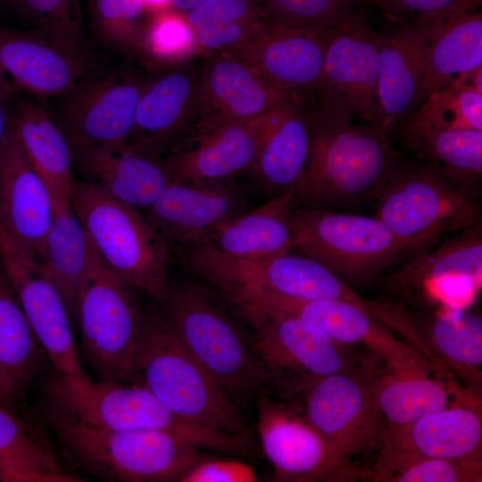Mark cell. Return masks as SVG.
<instances>
[{
  "instance_id": "obj_24",
  "label": "cell",
  "mask_w": 482,
  "mask_h": 482,
  "mask_svg": "<svg viewBox=\"0 0 482 482\" xmlns=\"http://www.w3.org/2000/svg\"><path fill=\"white\" fill-rule=\"evenodd\" d=\"M84 62L39 34L0 26V91L40 96L68 93L78 83Z\"/></svg>"
},
{
  "instance_id": "obj_13",
  "label": "cell",
  "mask_w": 482,
  "mask_h": 482,
  "mask_svg": "<svg viewBox=\"0 0 482 482\" xmlns=\"http://www.w3.org/2000/svg\"><path fill=\"white\" fill-rule=\"evenodd\" d=\"M300 318L317 327L338 344L362 343L400 374H428L442 378L436 368L411 345L397 339L388 328L343 301L303 299L278 295H257L234 302Z\"/></svg>"
},
{
  "instance_id": "obj_39",
  "label": "cell",
  "mask_w": 482,
  "mask_h": 482,
  "mask_svg": "<svg viewBox=\"0 0 482 482\" xmlns=\"http://www.w3.org/2000/svg\"><path fill=\"white\" fill-rule=\"evenodd\" d=\"M27 29L84 62V29L79 0H7Z\"/></svg>"
},
{
  "instance_id": "obj_10",
  "label": "cell",
  "mask_w": 482,
  "mask_h": 482,
  "mask_svg": "<svg viewBox=\"0 0 482 482\" xmlns=\"http://www.w3.org/2000/svg\"><path fill=\"white\" fill-rule=\"evenodd\" d=\"M257 428L263 452L274 468V480L353 482L371 479L370 470L337 453L289 406L266 397L257 403Z\"/></svg>"
},
{
  "instance_id": "obj_51",
  "label": "cell",
  "mask_w": 482,
  "mask_h": 482,
  "mask_svg": "<svg viewBox=\"0 0 482 482\" xmlns=\"http://www.w3.org/2000/svg\"><path fill=\"white\" fill-rule=\"evenodd\" d=\"M0 402H4V395H3L2 392H1V390H0Z\"/></svg>"
},
{
  "instance_id": "obj_27",
  "label": "cell",
  "mask_w": 482,
  "mask_h": 482,
  "mask_svg": "<svg viewBox=\"0 0 482 482\" xmlns=\"http://www.w3.org/2000/svg\"><path fill=\"white\" fill-rule=\"evenodd\" d=\"M426 52L427 38L414 21L379 37L377 127L386 134L414 110L424 76Z\"/></svg>"
},
{
  "instance_id": "obj_6",
  "label": "cell",
  "mask_w": 482,
  "mask_h": 482,
  "mask_svg": "<svg viewBox=\"0 0 482 482\" xmlns=\"http://www.w3.org/2000/svg\"><path fill=\"white\" fill-rule=\"evenodd\" d=\"M377 196L376 217L414 253L479 221L480 211L465 186L436 167L403 162Z\"/></svg>"
},
{
  "instance_id": "obj_11",
  "label": "cell",
  "mask_w": 482,
  "mask_h": 482,
  "mask_svg": "<svg viewBox=\"0 0 482 482\" xmlns=\"http://www.w3.org/2000/svg\"><path fill=\"white\" fill-rule=\"evenodd\" d=\"M305 386L304 416L337 453L352 459L380 449L386 424L372 386L350 371L316 378Z\"/></svg>"
},
{
  "instance_id": "obj_30",
  "label": "cell",
  "mask_w": 482,
  "mask_h": 482,
  "mask_svg": "<svg viewBox=\"0 0 482 482\" xmlns=\"http://www.w3.org/2000/svg\"><path fill=\"white\" fill-rule=\"evenodd\" d=\"M294 200L295 194L287 191L249 213L223 220L210 230L204 243L235 258L289 253L294 248L289 225Z\"/></svg>"
},
{
  "instance_id": "obj_19",
  "label": "cell",
  "mask_w": 482,
  "mask_h": 482,
  "mask_svg": "<svg viewBox=\"0 0 482 482\" xmlns=\"http://www.w3.org/2000/svg\"><path fill=\"white\" fill-rule=\"evenodd\" d=\"M286 101L260 116L197 131L190 148L164 160L171 182L218 180L249 170Z\"/></svg>"
},
{
  "instance_id": "obj_49",
  "label": "cell",
  "mask_w": 482,
  "mask_h": 482,
  "mask_svg": "<svg viewBox=\"0 0 482 482\" xmlns=\"http://www.w3.org/2000/svg\"><path fill=\"white\" fill-rule=\"evenodd\" d=\"M204 1V0H170V8L186 14Z\"/></svg>"
},
{
  "instance_id": "obj_42",
  "label": "cell",
  "mask_w": 482,
  "mask_h": 482,
  "mask_svg": "<svg viewBox=\"0 0 482 482\" xmlns=\"http://www.w3.org/2000/svg\"><path fill=\"white\" fill-rule=\"evenodd\" d=\"M357 0H261L266 18L289 26L331 29L353 13Z\"/></svg>"
},
{
  "instance_id": "obj_22",
  "label": "cell",
  "mask_w": 482,
  "mask_h": 482,
  "mask_svg": "<svg viewBox=\"0 0 482 482\" xmlns=\"http://www.w3.org/2000/svg\"><path fill=\"white\" fill-rule=\"evenodd\" d=\"M53 212L52 195L27 159L12 125L0 148V220L38 264Z\"/></svg>"
},
{
  "instance_id": "obj_26",
  "label": "cell",
  "mask_w": 482,
  "mask_h": 482,
  "mask_svg": "<svg viewBox=\"0 0 482 482\" xmlns=\"http://www.w3.org/2000/svg\"><path fill=\"white\" fill-rule=\"evenodd\" d=\"M71 149L86 181L133 207L147 208L171 182L164 161L127 144Z\"/></svg>"
},
{
  "instance_id": "obj_15",
  "label": "cell",
  "mask_w": 482,
  "mask_h": 482,
  "mask_svg": "<svg viewBox=\"0 0 482 482\" xmlns=\"http://www.w3.org/2000/svg\"><path fill=\"white\" fill-rule=\"evenodd\" d=\"M329 30L289 26L265 17L250 37L225 52L286 94L307 97L320 86Z\"/></svg>"
},
{
  "instance_id": "obj_32",
  "label": "cell",
  "mask_w": 482,
  "mask_h": 482,
  "mask_svg": "<svg viewBox=\"0 0 482 482\" xmlns=\"http://www.w3.org/2000/svg\"><path fill=\"white\" fill-rule=\"evenodd\" d=\"M46 357L11 284L2 270L0 272V390L5 403L21 395L39 374L44 367Z\"/></svg>"
},
{
  "instance_id": "obj_21",
  "label": "cell",
  "mask_w": 482,
  "mask_h": 482,
  "mask_svg": "<svg viewBox=\"0 0 482 482\" xmlns=\"http://www.w3.org/2000/svg\"><path fill=\"white\" fill-rule=\"evenodd\" d=\"M242 197L221 179L170 182L146 208V218L175 249L206 241L218 223L237 216Z\"/></svg>"
},
{
  "instance_id": "obj_43",
  "label": "cell",
  "mask_w": 482,
  "mask_h": 482,
  "mask_svg": "<svg viewBox=\"0 0 482 482\" xmlns=\"http://www.w3.org/2000/svg\"><path fill=\"white\" fill-rule=\"evenodd\" d=\"M195 45L194 29L186 14L169 8L152 14L142 46L158 59L175 60L190 54Z\"/></svg>"
},
{
  "instance_id": "obj_50",
  "label": "cell",
  "mask_w": 482,
  "mask_h": 482,
  "mask_svg": "<svg viewBox=\"0 0 482 482\" xmlns=\"http://www.w3.org/2000/svg\"><path fill=\"white\" fill-rule=\"evenodd\" d=\"M6 4L7 5V0H0V6Z\"/></svg>"
},
{
  "instance_id": "obj_25",
  "label": "cell",
  "mask_w": 482,
  "mask_h": 482,
  "mask_svg": "<svg viewBox=\"0 0 482 482\" xmlns=\"http://www.w3.org/2000/svg\"><path fill=\"white\" fill-rule=\"evenodd\" d=\"M292 97L298 96L278 89L245 62L221 51L200 75L198 131L260 116Z\"/></svg>"
},
{
  "instance_id": "obj_2",
  "label": "cell",
  "mask_w": 482,
  "mask_h": 482,
  "mask_svg": "<svg viewBox=\"0 0 482 482\" xmlns=\"http://www.w3.org/2000/svg\"><path fill=\"white\" fill-rule=\"evenodd\" d=\"M134 379L187 420L248 435L230 395L187 351L162 312L144 313Z\"/></svg>"
},
{
  "instance_id": "obj_4",
  "label": "cell",
  "mask_w": 482,
  "mask_h": 482,
  "mask_svg": "<svg viewBox=\"0 0 482 482\" xmlns=\"http://www.w3.org/2000/svg\"><path fill=\"white\" fill-rule=\"evenodd\" d=\"M71 203L111 270L159 302L168 287L170 248L147 218L86 180L74 182Z\"/></svg>"
},
{
  "instance_id": "obj_8",
  "label": "cell",
  "mask_w": 482,
  "mask_h": 482,
  "mask_svg": "<svg viewBox=\"0 0 482 482\" xmlns=\"http://www.w3.org/2000/svg\"><path fill=\"white\" fill-rule=\"evenodd\" d=\"M159 303L179 342L229 395L268 377L238 328L198 288L167 287Z\"/></svg>"
},
{
  "instance_id": "obj_37",
  "label": "cell",
  "mask_w": 482,
  "mask_h": 482,
  "mask_svg": "<svg viewBox=\"0 0 482 482\" xmlns=\"http://www.w3.org/2000/svg\"><path fill=\"white\" fill-rule=\"evenodd\" d=\"M53 453L16 417L0 405V481L74 482Z\"/></svg>"
},
{
  "instance_id": "obj_29",
  "label": "cell",
  "mask_w": 482,
  "mask_h": 482,
  "mask_svg": "<svg viewBox=\"0 0 482 482\" xmlns=\"http://www.w3.org/2000/svg\"><path fill=\"white\" fill-rule=\"evenodd\" d=\"M12 125L27 159L55 202H70L74 186L73 154L63 131L49 113L29 99L15 100Z\"/></svg>"
},
{
  "instance_id": "obj_31",
  "label": "cell",
  "mask_w": 482,
  "mask_h": 482,
  "mask_svg": "<svg viewBox=\"0 0 482 482\" xmlns=\"http://www.w3.org/2000/svg\"><path fill=\"white\" fill-rule=\"evenodd\" d=\"M307 97L287 100L249 170L267 188L293 191L305 171L312 110Z\"/></svg>"
},
{
  "instance_id": "obj_20",
  "label": "cell",
  "mask_w": 482,
  "mask_h": 482,
  "mask_svg": "<svg viewBox=\"0 0 482 482\" xmlns=\"http://www.w3.org/2000/svg\"><path fill=\"white\" fill-rule=\"evenodd\" d=\"M146 85L109 76L76 86L68 93L62 129L71 147L126 144Z\"/></svg>"
},
{
  "instance_id": "obj_48",
  "label": "cell",
  "mask_w": 482,
  "mask_h": 482,
  "mask_svg": "<svg viewBox=\"0 0 482 482\" xmlns=\"http://www.w3.org/2000/svg\"><path fill=\"white\" fill-rule=\"evenodd\" d=\"M145 12L151 14L170 8V0H141Z\"/></svg>"
},
{
  "instance_id": "obj_33",
  "label": "cell",
  "mask_w": 482,
  "mask_h": 482,
  "mask_svg": "<svg viewBox=\"0 0 482 482\" xmlns=\"http://www.w3.org/2000/svg\"><path fill=\"white\" fill-rule=\"evenodd\" d=\"M53 204L44 257L38 266L60 293L74 323L86 270L87 237L71 201Z\"/></svg>"
},
{
  "instance_id": "obj_44",
  "label": "cell",
  "mask_w": 482,
  "mask_h": 482,
  "mask_svg": "<svg viewBox=\"0 0 482 482\" xmlns=\"http://www.w3.org/2000/svg\"><path fill=\"white\" fill-rule=\"evenodd\" d=\"M482 455L431 458L411 463L384 482H481Z\"/></svg>"
},
{
  "instance_id": "obj_18",
  "label": "cell",
  "mask_w": 482,
  "mask_h": 482,
  "mask_svg": "<svg viewBox=\"0 0 482 482\" xmlns=\"http://www.w3.org/2000/svg\"><path fill=\"white\" fill-rule=\"evenodd\" d=\"M473 406L456 404L406 425L386 427L371 479L384 482L426 459L482 455L481 411Z\"/></svg>"
},
{
  "instance_id": "obj_16",
  "label": "cell",
  "mask_w": 482,
  "mask_h": 482,
  "mask_svg": "<svg viewBox=\"0 0 482 482\" xmlns=\"http://www.w3.org/2000/svg\"><path fill=\"white\" fill-rule=\"evenodd\" d=\"M379 36L361 12L329 30L320 99L377 126Z\"/></svg>"
},
{
  "instance_id": "obj_45",
  "label": "cell",
  "mask_w": 482,
  "mask_h": 482,
  "mask_svg": "<svg viewBox=\"0 0 482 482\" xmlns=\"http://www.w3.org/2000/svg\"><path fill=\"white\" fill-rule=\"evenodd\" d=\"M179 482H254L255 470L237 460L203 459L186 472Z\"/></svg>"
},
{
  "instance_id": "obj_35",
  "label": "cell",
  "mask_w": 482,
  "mask_h": 482,
  "mask_svg": "<svg viewBox=\"0 0 482 482\" xmlns=\"http://www.w3.org/2000/svg\"><path fill=\"white\" fill-rule=\"evenodd\" d=\"M427 341L445 367L478 390L481 384L482 319L465 310L442 308L428 319Z\"/></svg>"
},
{
  "instance_id": "obj_17",
  "label": "cell",
  "mask_w": 482,
  "mask_h": 482,
  "mask_svg": "<svg viewBox=\"0 0 482 482\" xmlns=\"http://www.w3.org/2000/svg\"><path fill=\"white\" fill-rule=\"evenodd\" d=\"M414 255L387 278L392 289L456 310H464L477 296L482 279L480 224Z\"/></svg>"
},
{
  "instance_id": "obj_14",
  "label": "cell",
  "mask_w": 482,
  "mask_h": 482,
  "mask_svg": "<svg viewBox=\"0 0 482 482\" xmlns=\"http://www.w3.org/2000/svg\"><path fill=\"white\" fill-rule=\"evenodd\" d=\"M254 330L253 353L268 377H304L308 381L349 371V362L326 333L291 315L236 303Z\"/></svg>"
},
{
  "instance_id": "obj_36",
  "label": "cell",
  "mask_w": 482,
  "mask_h": 482,
  "mask_svg": "<svg viewBox=\"0 0 482 482\" xmlns=\"http://www.w3.org/2000/svg\"><path fill=\"white\" fill-rule=\"evenodd\" d=\"M402 138L454 181L465 186L482 171V130L402 123Z\"/></svg>"
},
{
  "instance_id": "obj_23",
  "label": "cell",
  "mask_w": 482,
  "mask_h": 482,
  "mask_svg": "<svg viewBox=\"0 0 482 482\" xmlns=\"http://www.w3.org/2000/svg\"><path fill=\"white\" fill-rule=\"evenodd\" d=\"M454 6L414 16L427 38L425 71L414 108L459 76L482 67V13Z\"/></svg>"
},
{
  "instance_id": "obj_47",
  "label": "cell",
  "mask_w": 482,
  "mask_h": 482,
  "mask_svg": "<svg viewBox=\"0 0 482 482\" xmlns=\"http://www.w3.org/2000/svg\"><path fill=\"white\" fill-rule=\"evenodd\" d=\"M12 125L11 97L0 91V148L10 134Z\"/></svg>"
},
{
  "instance_id": "obj_12",
  "label": "cell",
  "mask_w": 482,
  "mask_h": 482,
  "mask_svg": "<svg viewBox=\"0 0 482 482\" xmlns=\"http://www.w3.org/2000/svg\"><path fill=\"white\" fill-rule=\"evenodd\" d=\"M0 263L30 328L56 372L85 374L67 306L39 266L0 220Z\"/></svg>"
},
{
  "instance_id": "obj_9",
  "label": "cell",
  "mask_w": 482,
  "mask_h": 482,
  "mask_svg": "<svg viewBox=\"0 0 482 482\" xmlns=\"http://www.w3.org/2000/svg\"><path fill=\"white\" fill-rule=\"evenodd\" d=\"M289 225L294 248L345 282L377 277L406 251L376 216L302 209L291 212Z\"/></svg>"
},
{
  "instance_id": "obj_41",
  "label": "cell",
  "mask_w": 482,
  "mask_h": 482,
  "mask_svg": "<svg viewBox=\"0 0 482 482\" xmlns=\"http://www.w3.org/2000/svg\"><path fill=\"white\" fill-rule=\"evenodd\" d=\"M90 13L103 42L123 49L142 46L146 24L141 0H90Z\"/></svg>"
},
{
  "instance_id": "obj_52",
  "label": "cell",
  "mask_w": 482,
  "mask_h": 482,
  "mask_svg": "<svg viewBox=\"0 0 482 482\" xmlns=\"http://www.w3.org/2000/svg\"><path fill=\"white\" fill-rule=\"evenodd\" d=\"M2 270H3V269H2V266H1V263H0V272H1Z\"/></svg>"
},
{
  "instance_id": "obj_1",
  "label": "cell",
  "mask_w": 482,
  "mask_h": 482,
  "mask_svg": "<svg viewBox=\"0 0 482 482\" xmlns=\"http://www.w3.org/2000/svg\"><path fill=\"white\" fill-rule=\"evenodd\" d=\"M386 135L377 126L354 123L349 113L320 99L312 109L305 171L291 192L317 203L377 195L403 163Z\"/></svg>"
},
{
  "instance_id": "obj_7",
  "label": "cell",
  "mask_w": 482,
  "mask_h": 482,
  "mask_svg": "<svg viewBox=\"0 0 482 482\" xmlns=\"http://www.w3.org/2000/svg\"><path fill=\"white\" fill-rule=\"evenodd\" d=\"M132 288L111 270L87 238L77 323L84 353L100 379H134L144 313Z\"/></svg>"
},
{
  "instance_id": "obj_40",
  "label": "cell",
  "mask_w": 482,
  "mask_h": 482,
  "mask_svg": "<svg viewBox=\"0 0 482 482\" xmlns=\"http://www.w3.org/2000/svg\"><path fill=\"white\" fill-rule=\"evenodd\" d=\"M402 123L482 130V94L461 82L453 81L431 94Z\"/></svg>"
},
{
  "instance_id": "obj_38",
  "label": "cell",
  "mask_w": 482,
  "mask_h": 482,
  "mask_svg": "<svg viewBox=\"0 0 482 482\" xmlns=\"http://www.w3.org/2000/svg\"><path fill=\"white\" fill-rule=\"evenodd\" d=\"M186 17L196 45L225 52L250 37L266 15L261 0H204Z\"/></svg>"
},
{
  "instance_id": "obj_5",
  "label": "cell",
  "mask_w": 482,
  "mask_h": 482,
  "mask_svg": "<svg viewBox=\"0 0 482 482\" xmlns=\"http://www.w3.org/2000/svg\"><path fill=\"white\" fill-rule=\"evenodd\" d=\"M50 420L69 453L96 475L130 482L179 481L204 457L199 447L158 430H111L55 411Z\"/></svg>"
},
{
  "instance_id": "obj_3",
  "label": "cell",
  "mask_w": 482,
  "mask_h": 482,
  "mask_svg": "<svg viewBox=\"0 0 482 482\" xmlns=\"http://www.w3.org/2000/svg\"><path fill=\"white\" fill-rule=\"evenodd\" d=\"M47 395L54 411L99 428L165 431L199 448L220 453H229L235 445L231 434L181 418L140 384L94 381L86 374L56 372Z\"/></svg>"
},
{
  "instance_id": "obj_28",
  "label": "cell",
  "mask_w": 482,
  "mask_h": 482,
  "mask_svg": "<svg viewBox=\"0 0 482 482\" xmlns=\"http://www.w3.org/2000/svg\"><path fill=\"white\" fill-rule=\"evenodd\" d=\"M199 96L200 76L184 71L170 72L146 86L126 144L158 156L198 113Z\"/></svg>"
},
{
  "instance_id": "obj_46",
  "label": "cell",
  "mask_w": 482,
  "mask_h": 482,
  "mask_svg": "<svg viewBox=\"0 0 482 482\" xmlns=\"http://www.w3.org/2000/svg\"><path fill=\"white\" fill-rule=\"evenodd\" d=\"M374 5L392 20L405 14L423 15L441 12L454 6L478 8L482 0H359Z\"/></svg>"
},
{
  "instance_id": "obj_34",
  "label": "cell",
  "mask_w": 482,
  "mask_h": 482,
  "mask_svg": "<svg viewBox=\"0 0 482 482\" xmlns=\"http://www.w3.org/2000/svg\"><path fill=\"white\" fill-rule=\"evenodd\" d=\"M377 406L386 427L411 423L428 414L456 405L451 395H461L455 385L428 374L390 372L372 385Z\"/></svg>"
}]
</instances>
